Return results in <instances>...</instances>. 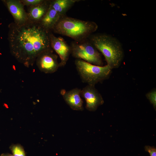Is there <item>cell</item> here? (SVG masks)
<instances>
[{
    "label": "cell",
    "instance_id": "1",
    "mask_svg": "<svg viewBox=\"0 0 156 156\" xmlns=\"http://www.w3.org/2000/svg\"><path fill=\"white\" fill-rule=\"evenodd\" d=\"M9 28L8 39L10 53L18 62L26 67L33 66L40 54L51 48V32L39 23L28 21L18 25L12 23Z\"/></svg>",
    "mask_w": 156,
    "mask_h": 156
},
{
    "label": "cell",
    "instance_id": "2",
    "mask_svg": "<svg viewBox=\"0 0 156 156\" xmlns=\"http://www.w3.org/2000/svg\"><path fill=\"white\" fill-rule=\"evenodd\" d=\"M98 27V25L94 22L65 16L60 18L52 30L55 33L78 41L88 38Z\"/></svg>",
    "mask_w": 156,
    "mask_h": 156
},
{
    "label": "cell",
    "instance_id": "3",
    "mask_svg": "<svg viewBox=\"0 0 156 156\" xmlns=\"http://www.w3.org/2000/svg\"><path fill=\"white\" fill-rule=\"evenodd\" d=\"M91 42L105 57L112 68H118L123 57L121 46L115 38L106 34L91 35L88 38Z\"/></svg>",
    "mask_w": 156,
    "mask_h": 156
},
{
    "label": "cell",
    "instance_id": "4",
    "mask_svg": "<svg viewBox=\"0 0 156 156\" xmlns=\"http://www.w3.org/2000/svg\"><path fill=\"white\" fill-rule=\"evenodd\" d=\"M75 64L82 81L90 85L95 86L108 78L112 69L107 65L99 66L80 59H76Z\"/></svg>",
    "mask_w": 156,
    "mask_h": 156
},
{
    "label": "cell",
    "instance_id": "5",
    "mask_svg": "<svg viewBox=\"0 0 156 156\" xmlns=\"http://www.w3.org/2000/svg\"><path fill=\"white\" fill-rule=\"evenodd\" d=\"M71 54L76 59L102 66L103 62L98 51L88 38L80 41L72 42L70 45Z\"/></svg>",
    "mask_w": 156,
    "mask_h": 156
},
{
    "label": "cell",
    "instance_id": "6",
    "mask_svg": "<svg viewBox=\"0 0 156 156\" xmlns=\"http://www.w3.org/2000/svg\"><path fill=\"white\" fill-rule=\"evenodd\" d=\"M58 56L51 48L40 54L36 60V65L41 72L46 74L52 73L60 67Z\"/></svg>",
    "mask_w": 156,
    "mask_h": 156
},
{
    "label": "cell",
    "instance_id": "7",
    "mask_svg": "<svg viewBox=\"0 0 156 156\" xmlns=\"http://www.w3.org/2000/svg\"><path fill=\"white\" fill-rule=\"evenodd\" d=\"M94 86L88 85L81 89V96L86 101V109L90 111H95L104 103L101 95Z\"/></svg>",
    "mask_w": 156,
    "mask_h": 156
},
{
    "label": "cell",
    "instance_id": "8",
    "mask_svg": "<svg viewBox=\"0 0 156 156\" xmlns=\"http://www.w3.org/2000/svg\"><path fill=\"white\" fill-rule=\"evenodd\" d=\"M51 47L59 55L60 59V67L64 66L71 54V50L65 40L60 37H57L51 32L50 36Z\"/></svg>",
    "mask_w": 156,
    "mask_h": 156
},
{
    "label": "cell",
    "instance_id": "9",
    "mask_svg": "<svg viewBox=\"0 0 156 156\" xmlns=\"http://www.w3.org/2000/svg\"><path fill=\"white\" fill-rule=\"evenodd\" d=\"M5 4L14 19V23L17 25H23L28 21L27 13L24 5L20 0H4Z\"/></svg>",
    "mask_w": 156,
    "mask_h": 156
},
{
    "label": "cell",
    "instance_id": "10",
    "mask_svg": "<svg viewBox=\"0 0 156 156\" xmlns=\"http://www.w3.org/2000/svg\"><path fill=\"white\" fill-rule=\"evenodd\" d=\"M81 89L75 88L66 91L62 90L61 94L66 103L72 109L83 111L84 108L83 102L81 98Z\"/></svg>",
    "mask_w": 156,
    "mask_h": 156
},
{
    "label": "cell",
    "instance_id": "11",
    "mask_svg": "<svg viewBox=\"0 0 156 156\" xmlns=\"http://www.w3.org/2000/svg\"><path fill=\"white\" fill-rule=\"evenodd\" d=\"M49 2L50 1L45 0L40 4L29 7L27 13L28 21L40 23L48 10Z\"/></svg>",
    "mask_w": 156,
    "mask_h": 156
},
{
    "label": "cell",
    "instance_id": "12",
    "mask_svg": "<svg viewBox=\"0 0 156 156\" xmlns=\"http://www.w3.org/2000/svg\"><path fill=\"white\" fill-rule=\"evenodd\" d=\"M60 18L56 11L50 5L49 3L48 10L39 23L43 28L50 31L52 30Z\"/></svg>",
    "mask_w": 156,
    "mask_h": 156
},
{
    "label": "cell",
    "instance_id": "13",
    "mask_svg": "<svg viewBox=\"0 0 156 156\" xmlns=\"http://www.w3.org/2000/svg\"><path fill=\"white\" fill-rule=\"evenodd\" d=\"M79 0H50V5L56 11L61 17L65 16L67 11Z\"/></svg>",
    "mask_w": 156,
    "mask_h": 156
},
{
    "label": "cell",
    "instance_id": "14",
    "mask_svg": "<svg viewBox=\"0 0 156 156\" xmlns=\"http://www.w3.org/2000/svg\"><path fill=\"white\" fill-rule=\"evenodd\" d=\"M10 148L14 156H26L23 147L20 144H12Z\"/></svg>",
    "mask_w": 156,
    "mask_h": 156
},
{
    "label": "cell",
    "instance_id": "15",
    "mask_svg": "<svg viewBox=\"0 0 156 156\" xmlns=\"http://www.w3.org/2000/svg\"><path fill=\"white\" fill-rule=\"evenodd\" d=\"M146 96L149 100L150 103L152 104L153 106L156 109V91L154 90L152 91L147 93Z\"/></svg>",
    "mask_w": 156,
    "mask_h": 156
},
{
    "label": "cell",
    "instance_id": "16",
    "mask_svg": "<svg viewBox=\"0 0 156 156\" xmlns=\"http://www.w3.org/2000/svg\"><path fill=\"white\" fill-rule=\"evenodd\" d=\"M44 0H21L20 1L24 5L29 7L36 5L43 2Z\"/></svg>",
    "mask_w": 156,
    "mask_h": 156
},
{
    "label": "cell",
    "instance_id": "17",
    "mask_svg": "<svg viewBox=\"0 0 156 156\" xmlns=\"http://www.w3.org/2000/svg\"><path fill=\"white\" fill-rule=\"evenodd\" d=\"M145 151L148 152L150 156H156V148L154 146H145L144 147Z\"/></svg>",
    "mask_w": 156,
    "mask_h": 156
},
{
    "label": "cell",
    "instance_id": "18",
    "mask_svg": "<svg viewBox=\"0 0 156 156\" xmlns=\"http://www.w3.org/2000/svg\"><path fill=\"white\" fill-rule=\"evenodd\" d=\"M0 156H14L13 155L9 153H4L2 154Z\"/></svg>",
    "mask_w": 156,
    "mask_h": 156
}]
</instances>
